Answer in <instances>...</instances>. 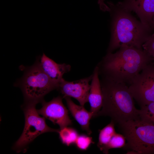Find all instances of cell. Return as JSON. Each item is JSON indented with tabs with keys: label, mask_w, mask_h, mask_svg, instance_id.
<instances>
[{
	"label": "cell",
	"mask_w": 154,
	"mask_h": 154,
	"mask_svg": "<svg viewBox=\"0 0 154 154\" xmlns=\"http://www.w3.org/2000/svg\"><path fill=\"white\" fill-rule=\"evenodd\" d=\"M104 0H98V3L101 10L104 11L110 12V10L109 6L105 3Z\"/></svg>",
	"instance_id": "cell-20"
},
{
	"label": "cell",
	"mask_w": 154,
	"mask_h": 154,
	"mask_svg": "<svg viewBox=\"0 0 154 154\" xmlns=\"http://www.w3.org/2000/svg\"><path fill=\"white\" fill-rule=\"evenodd\" d=\"M93 143L91 137L84 135H78L75 143L77 148L82 150H86L91 143Z\"/></svg>",
	"instance_id": "cell-18"
},
{
	"label": "cell",
	"mask_w": 154,
	"mask_h": 154,
	"mask_svg": "<svg viewBox=\"0 0 154 154\" xmlns=\"http://www.w3.org/2000/svg\"><path fill=\"white\" fill-rule=\"evenodd\" d=\"M92 75L88 102L90 105V112L93 114V117H95L102 108L103 102L102 93L97 66L94 68Z\"/></svg>",
	"instance_id": "cell-12"
},
{
	"label": "cell",
	"mask_w": 154,
	"mask_h": 154,
	"mask_svg": "<svg viewBox=\"0 0 154 154\" xmlns=\"http://www.w3.org/2000/svg\"><path fill=\"white\" fill-rule=\"evenodd\" d=\"M21 68L24 74L15 84L21 89L25 102H41L46 94L57 89L59 83L52 80L44 72L38 59L33 65Z\"/></svg>",
	"instance_id": "cell-5"
},
{
	"label": "cell",
	"mask_w": 154,
	"mask_h": 154,
	"mask_svg": "<svg viewBox=\"0 0 154 154\" xmlns=\"http://www.w3.org/2000/svg\"><path fill=\"white\" fill-rule=\"evenodd\" d=\"M40 66L44 72L52 80L59 83L64 74L69 72L71 67L66 63L58 64L44 53L38 59Z\"/></svg>",
	"instance_id": "cell-11"
},
{
	"label": "cell",
	"mask_w": 154,
	"mask_h": 154,
	"mask_svg": "<svg viewBox=\"0 0 154 154\" xmlns=\"http://www.w3.org/2000/svg\"><path fill=\"white\" fill-rule=\"evenodd\" d=\"M58 133L63 143L68 146L75 143L78 136L76 130L67 127L60 129Z\"/></svg>",
	"instance_id": "cell-15"
},
{
	"label": "cell",
	"mask_w": 154,
	"mask_h": 154,
	"mask_svg": "<svg viewBox=\"0 0 154 154\" xmlns=\"http://www.w3.org/2000/svg\"><path fill=\"white\" fill-rule=\"evenodd\" d=\"M126 140L125 137L123 134L116 133L112 137L102 151L105 154H108L109 150L110 149L123 147L126 144Z\"/></svg>",
	"instance_id": "cell-16"
},
{
	"label": "cell",
	"mask_w": 154,
	"mask_h": 154,
	"mask_svg": "<svg viewBox=\"0 0 154 154\" xmlns=\"http://www.w3.org/2000/svg\"><path fill=\"white\" fill-rule=\"evenodd\" d=\"M92 75L78 80L68 81L63 78L59 82L57 88L62 95V98L72 97L78 101L80 105L84 106L88 102L90 88V82Z\"/></svg>",
	"instance_id": "cell-9"
},
{
	"label": "cell",
	"mask_w": 154,
	"mask_h": 154,
	"mask_svg": "<svg viewBox=\"0 0 154 154\" xmlns=\"http://www.w3.org/2000/svg\"><path fill=\"white\" fill-rule=\"evenodd\" d=\"M152 29L153 30H154V17L153 19L152 25Z\"/></svg>",
	"instance_id": "cell-21"
},
{
	"label": "cell",
	"mask_w": 154,
	"mask_h": 154,
	"mask_svg": "<svg viewBox=\"0 0 154 154\" xmlns=\"http://www.w3.org/2000/svg\"><path fill=\"white\" fill-rule=\"evenodd\" d=\"M100 82L102 104V109L95 117L109 116L118 124L140 119V110L136 108L133 98L127 84L103 77Z\"/></svg>",
	"instance_id": "cell-3"
},
{
	"label": "cell",
	"mask_w": 154,
	"mask_h": 154,
	"mask_svg": "<svg viewBox=\"0 0 154 154\" xmlns=\"http://www.w3.org/2000/svg\"><path fill=\"white\" fill-rule=\"evenodd\" d=\"M140 110V119L154 123V102L141 108Z\"/></svg>",
	"instance_id": "cell-17"
},
{
	"label": "cell",
	"mask_w": 154,
	"mask_h": 154,
	"mask_svg": "<svg viewBox=\"0 0 154 154\" xmlns=\"http://www.w3.org/2000/svg\"><path fill=\"white\" fill-rule=\"evenodd\" d=\"M142 48L143 51L152 59L154 55V33H152L143 44Z\"/></svg>",
	"instance_id": "cell-19"
},
{
	"label": "cell",
	"mask_w": 154,
	"mask_h": 154,
	"mask_svg": "<svg viewBox=\"0 0 154 154\" xmlns=\"http://www.w3.org/2000/svg\"><path fill=\"white\" fill-rule=\"evenodd\" d=\"M69 110L72 115L79 123L82 129L90 135L92 131L89 128L90 121L93 117L92 112L88 111L84 106H79L74 103L69 97L64 98Z\"/></svg>",
	"instance_id": "cell-13"
},
{
	"label": "cell",
	"mask_w": 154,
	"mask_h": 154,
	"mask_svg": "<svg viewBox=\"0 0 154 154\" xmlns=\"http://www.w3.org/2000/svg\"><path fill=\"white\" fill-rule=\"evenodd\" d=\"M152 62L143 49L123 45L114 53H107L97 66L101 77L130 85L141 71Z\"/></svg>",
	"instance_id": "cell-1"
},
{
	"label": "cell",
	"mask_w": 154,
	"mask_h": 154,
	"mask_svg": "<svg viewBox=\"0 0 154 154\" xmlns=\"http://www.w3.org/2000/svg\"><path fill=\"white\" fill-rule=\"evenodd\" d=\"M115 124L112 120L110 123L99 130L97 146L100 151H102L112 137L116 133L114 128Z\"/></svg>",
	"instance_id": "cell-14"
},
{
	"label": "cell",
	"mask_w": 154,
	"mask_h": 154,
	"mask_svg": "<svg viewBox=\"0 0 154 154\" xmlns=\"http://www.w3.org/2000/svg\"><path fill=\"white\" fill-rule=\"evenodd\" d=\"M62 97L58 96L48 102L42 101V107L37 110L39 114L53 123L58 125L60 129L72 124L68 111L62 102Z\"/></svg>",
	"instance_id": "cell-8"
},
{
	"label": "cell",
	"mask_w": 154,
	"mask_h": 154,
	"mask_svg": "<svg viewBox=\"0 0 154 154\" xmlns=\"http://www.w3.org/2000/svg\"><path fill=\"white\" fill-rule=\"evenodd\" d=\"M112 17L111 36L107 53L121 46L143 50L142 45L153 30L137 20L129 12L111 2H108Z\"/></svg>",
	"instance_id": "cell-2"
},
{
	"label": "cell",
	"mask_w": 154,
	"mask_h": 154,
	"mask_svg": "<svg viewBox=\"0 0 154 154\" xmlns=\"http://www.w3.org/2000/svg\"><path fill=\"white\" fill-rule=\"evenodd\" d=\"M127 142L128 153L154 154V123L141 119L118 124Z\"/></svg>",
	"instance_id": "cell-4"
},
{
	"label": "cell",
	"mask_w": 154,
	"mask_h": 154,
	"mask_svg": "<svg viewBox=\"0 0 154 154\" xmlns=\"http://www.w3.org/2000/svg\"><path fill=\"white\" fill-rule=\"evenodd\" d=\"M116 4L127 11L135 13L142 24L152 30L154 0H123Z\"/></svg>",
	"instance_id": "cell-10"
},
{
	"label": "cell",
	"mask_w": 154,
	"mask_h": 154,
	"mask_svg": "<svg viewBox=\"0 0 154 154\" xmlns=\"http://www.w3.org/2000/svg\"><path fill=\"white\" fill-rule=\"evenodd\" d=\"M133 98L141 108L154 102V63L147 65L129 86Z\"/></svg>",
	"instance_id": "cell-7"
},
{
	"label": "cell",
	"mask_w": 154,
	"mask_h": 154,
	"mask_svg": "<svg viewBox=\"0 0 154 154\" xmlns=\"http://www.w3.org/2000/svg\"><path fill=\"white\" fill-rule=\"evenodd\" d=\"M37 104L34 102H25L23 108L25 117L24 129L13 148L17 151L20 152L41 134L50 132L58 133L59 131L47 125L45 118L40 117L36 109Z\"/></svg>",
	"instance_id": "cell-6"
}]
</instances>
